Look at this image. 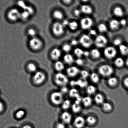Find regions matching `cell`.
Wrapping results in <instances>:
<instances>
[{
    "label": "cell",
    "instance_id": "cell-1",
    "mask_svg": "<svg viewBox=\"0 0 128 128\" xmlns=\"http://www.w3.org/2000/svg\"><path fill=\"white\" fill-rule=\"evenodd\" d=\"M114 72L113 66L109 64H101L97 68V72L101 77L106 79L113 76Z\"/></svg>",
    "mask_w": 128,
    "mask_h": 128
},
{
    "label": "cell",
    "instance_id": "cell-2",
    "mask_svg": "<svg viewBox=\"0 0 128 128\" xmlns=\"http://www.w3.org/2000/svg\"><path fill=\"white\" fill-rule=\"evenodd\" d=\"M78 40L79 44L86 49L91 48L94 45V40L88 34H84L81 35Z\"/></svg>",
    "mask_w": 128,
    "mask_h": 128
},
{
    "label": "cell",
    "instance_id": "cell-3",
    "mask_svg": "<svg viewBox=\"0 0 128 128\" xmlns=\"http://www.w3.org/2000/svg\"><path fill=\"white\" fill-rule=\"evenodd\" d=\"M103 54L105 58L111 60L117 57L118 51L116 47L113 45L107 46L103 49Z\"/></svg>",
    "mask_w": 128,
    "mask_h": 128
},
{
    "label": "cell",
    "instance_id": "cell-4",
    "mask_svg": "<svg viewBox=\"0 0 128 128\" xmlns=\"http://www.w3.org/2000/svg\"><path fill=\"white\" fill-rule=\"evenodd\" d=\"M108 40L103 34H98L94 40V44L98 48H104L108 46Z\"/></svg>",
    "mask_w": 128,
    "mask_h": 128
},
{
    "label": "cell",
    "instance_id": "cell-5",
    "mask_svg": "<svg viewBox=\"0 0 128 128\" xmlns=\"http://www.w3.org/2000/svg\"><path fill=\"white\" fill-rule=\"evenodd\" d=\"M79 24L80 27L82 30H89L93 26L94 21L91 17L86 16L80 19Z\"/></svg>",
    "mask_w": 128,
    "mask_h": 128
},
{
    "label": "cell",
    "instance_id": "cell-6",
    "mask_svg": "<svg viewBox=\"0 0 128 128\" xmlns=\"http://www.w3.org/2000/svg\"><path fill=\"white\" fill-rule=\"evenodd\" d=\"M54 80L56 84L61 87L66 86L69 82L67 76L61 72H59L55 75Z\"/></svg>",
    "mask_w": 128,
    "mask_h": 128
},
{
    "label": "cell",
    "instance_id": "cell-7",
    "mask_svg": "<svg viewBox=\"0 0 128 128\" xmlns=\"http://www.w3.org/2000/svg\"><path fill=\"white\" fill-rule=\"evenodd\" d=\"M65 28L61 22H55L52 26L53 33L57 37H61L65 33Z\"/></svg>",
    "mask_w": 128,
    "mask_h": 128
},
{
    "label": "cell",
    "instance_id": "cell-8",
    "mask_svg": "<svg viewBox=\"0 0 128 128\" xmlns=\"http://www.w3.org/2000/svg\"><path fill=\"white\" fill-rule=\"evenodd\" d=\"M29 45L31 49L34 51H38L42 47V41L40 38L36 37L31 38L29 42Z\"/></svg>",
    "mask_w": 128,
    "mask_h": 128
},
{
    "label": "cell",
    "instance_id": "cell-9",
    "mask_svg": "<svg viewBox=\"0 0 128 128\" xmlns=\"http://www.w3.org/2000/svg\"><path fill=\"white\" fill-rule=\"evenodd\" d=\"M50 98L52 103L56 105L61 104L64 100L63 94L60 92L52 93Z\"/></svg>",
    "mask_w": 128,
    "mask_h": 128
},
{
    "label": "cell",
    "instance_id": "cell-10",
    "mask_svg": "<svg viewBox=\"0 0 128 128\" xmlns=\"http://www.w3.org/2000/svg\"><path fill=\"white\" fill-rule=\"evenodd\" d=\"M73 125L75 128H84L86 126L85 118L81 115H77L73 119Z\"/></svg>",
    "mask_w": 128,
    "mask_h": 128
},
{
    "label": "cell",
    "instance_id": "cell-11",
    "mask_svg": "<svg viewBox=\"0 0 128 128\" xmlns=\"http://www.w3.org/2000/svg\"><path fill=\"white\" fill-rule=\"evenodd\" d=\"M21 12L16 8L11 9L8 12L7 17L10 21L15 22L20 18Z\"/></svg>",
    "mask_w": 128,
    "mask_h": 128
},
{
    "label": "cell",
    "instance_id": "cell-12",
    "mask_svg": "<svg viewBox=\"0 0 128 128\" xmlns=\"http://www.w3.org/2000/svg\"><path fill=\"white\" fill-rule=\"evenodd\" d=\"M85 118L86 125L89 127H93L96 126L98 123V118L94 114H90Z\"/></svg>",
    "mask_w": 128,
    "mask_h": 128
},
{
    "label": "cell",
    "instance_id": "cell-13",
    "mask_svg": "<svg viewBox=\"0 0 128 128\" xmlns=\"http://www.w3.org/2000/svg\"><path fill=\"white\" fill-rule=\"evenodd\" d=\"M81 70L77 66H69L66 70L67 76L71 78H74L77 77L80 73Z\"/></svg>",
    "mask_w": 128,
    "mask_h": 128
},
{
    "label": "cell",
    "instance_id": "cell-14",
    "mask_svg": "<svg viewBox=\"0 0 128 128\" xmlns=\"http://www.w3.org/2000/svg\"><path fill=\"white\" fill-rule=\"evenodd\" d=\"M94 104L96 106H101L106 101L104 94L102 92H97L93 96Z\"/></svg>",
    "mask_w": 128,
    "mask_h": 128
},
{
    "label": "cell",
    "instance_id": "cell-15",
    "mask_svg": "<svg viewBox=\"0 0 128 128\" xmlns=\"http://www.w3.org/2000/svg\"><path fill=\"white\" fill-rule=\"evenodd\" d=\"M119 84V81L118 78L113 75L106 79V85L110 88H116L118 86Z\"/></svg>",
    "mask_w": 128,
    "mask_h": 128
},
{
    "label": "cell",
    "instance_id": "cell-16",
    "mask_svg": "<svg viewBox=\"0 0 128 128\" xmlns=\"http://www.w3.org/2000/svg\"><path fill=\"white\" fill-rule=\"evenodd\" d=\"M81 102L83 107L87 109L92 107L94 104L93 98L87 95L82 97Z\"/></svg>",
    "mask_w": 128,
    "mask_h": 128
},
{
    "label": "cell",
    "instance_id": "cell-17",
    "mask_svg": "<svg viewBox=\"0 0 128 128\" xmlns=\"http://www.w3.org/2000/svg\"><path fill=\"white\" fill-rule=\"evenodd\" d=\"M81 100H76L72 103L71 109L72 112L75 114H78L82 111L83 107L81 102Z\"/></svg>",
    "mask_w": 128,
    "mask_h": 128
},
{
    "label": "cell",
    "instance_id": "cell-18",
    "mask_svg": "<svg viewBox=\"0 0 128 128\" xmlns=\"http://www.w3.org/2000/svg\"><path fill=\"white\" fill-rule=\"evenodd\" d=\"M46 75L44 73L40 71L36 72L34 75L33 80L36 84H42L46 80Z\"/></svg>",
    "mask_w": 128,
    "mask_h": 128
},
{
    "label": "cell",
    "instance_id": "cell-19",
    "mask_svg": "<svg viewBox=\"0 0 128 128\" xmlns=\"http://www.w3.org/2000/svg\"><path fill=\"white\" fill-rule=\"evenodd\" d=\"M108 26L109 29L113 32L118 30L121 27L119 21L116 18H112L109 21Z\"/></svg>",
    "mask_w": 128,
    "mask_h": 128
},
{
    "label": "cell",
    "instance_id": "cell-20",
    "mask_svg": "<svg viewBox=\"0 0 128 128\" xmlns=\"http://www.w3.org/2000/svg\"><path fill=\"white\" fill-rule=\"evenodd\" d=\"M100 107L101 111L106 114L111 113L113 111L114 109L113 105L112 103L110 102L106 101Z\"/></svg>",
    "mask_w": 128,
    "mask_h": 128
},
{
    "label": "cell",
    "instance_id": "cell-21",
    "mask_svg": "<svg viewBox=\"0 0 128 128\" xmlns=\"http://www.w3.org/2000/svg\"><path fill=\"white\" fill-rule=\"evenodd\" d=\"M112 13L117 18H123L124 15V11L122 8L119 5L114 6L112 10Z\"/></svg>",
    "mask_w": 128,
    "mask_h": 128
},
{
    "label": "cell",
    "instance_id": "cell-22",
    "mask_svg": "<svg viewBox=\"0 0 128 128\" xmlns=\"http://www.w3.org/2000/svg\"><path fill=\"white\" fill-rule=\"evenodd\" d=\"M82 14L88 16L93 13L94 10L93 8L88 4H83L80 8Z\"/></svg>",
    "mask_w": 128,
    "mask_h": 128
},
{
    "label": "cell",
    "instance_id": "cell-23",
    "mask_svg": "<svg viewBox=\"0 0 128 128\" xmlns=\"http://www.w3.org/2000/svg\"><path fill=\"white\" fill-rule=\"evenodd\" d=\"M61 118L62 122L65 124H70L72 122L73 116L71 113L65 111L61 114Z\"/></svg>",
    "mask_w": 128,
    "mask_h": 128
},
{
    "label": "cell",
    "instance_id": "cell-24",
    "mask_svg": "<svg viewBox=\"0 0 128 128\" xmlns=\"http://www.w3.org/2000/svg\"><path fill=\"white\" fill-rule=\"evenodd\" d=\"M101 77L97 72H93L90 73L89 78L93 84L95 85L99 83Z\"/></svg>",
    "mask_w": 128,
    "mask_h": 128
},
{
    "label": "cell",
    "instance_id": "cell-25",
    "mask_svg": "<svg viewBox=\"0 0 128 128\" xmlns=\"http://www.w3.org/2000/svg\"><path fill=\"white\" fill-rule=\"evenodd\" d=\"M68 94L70 97L76 100H81L82 97L79 91L76 88H72L69 91Z\"/></svg>",
    "mask_w": 128,
    "mask_h": 128
},
{
    "label": "cell",
    "instance_id": "cell-26",
    "mask_svg": "<svg viewBox=\"0 0 128 128\" xmlns=\"http://www.w3.org/2000/svg\"><path fill=\"white\" fill-rule=\"evenodd\" d=\"M90 51V57L94 60H97L101 58V54L98 48H95L91 49Z\"/></svg>",
    "mask_w": 128,
    "mask_h": 128
},
{
    "label": "cell",
    "instance_id": "cell-27",
    "mask_svg": "<svg viewBox=\"0 0 128 128\" xmlns=\"http://www.w3.org/2000/svg\"><path fill=\"white\" fill-rule=\"evenodd\" d=\"M96 30L98 32H99L101 34H103L107 32L108 30V26L104 22H101L97 25Z\"/></svg>",
    "mask_w": 128,
    "mask_h": 128
},
{
    "label": "cell",
    "instance_id": "cell-28",
    "mask_svg": "<svg viewBox=\"0 0 128 128\" xmlns=\"http://www.w3.org/2000/svg\"><path fill=\"white\" fill-rule=\"evenodd\" d=\"M85 91L87 95L91 96L97 92V88L95 85L92 84L88 85L85 88Z\"/></svg>",
    "mask_w": 128,
    "mask_h": 128
},
{
    "label": "cell",
    "instance_id": "cell-29",
    "mask_svg": "<svg viewBox=\"0 0 128 128\" xmlns=\"http://www.w3.org/2000/svg\"><path fill=\"white\" fill-rule=\"evenodd\" d=\"M113 64L115 67L121 69L125 66V60L122 57H116L114 60Z\"/></svg>",
    "mask_w": 128,
    "mask_h": 128
},
{
    "label": "cell",
    "instance_id": "cell-30",
    "mask_svg": "<svg viewBox=\"0 0 128 128\" xmlns=\"http://www.w3.org/2000/svg\"><path fill=\"white\" fill-rule=\"evenodd\" d=\"M61 50L58 48H55L51 51L50 56L52 60H57L61 57Z\"/></svg>",
    "mask_w": 128,
    "mask_h": 128
},
{
    "label": "cell",
    "instance_id": "cell-31",
    "mask_svg": "<svg viewBox=\"0 0 128 128\" xmlns=\"http://www.w3.org/2000/svg\"><path fill=\"white\" fill-rule=\"evenodd\" d=\"M64 62L68 65H71L75 62L73 56L70 53L66 54L63 56Z\"/></svg>",
    "mask_w": 128,
    "mask_h": 128
},
{
    "label": "cell",
    "instance_id": "cell-32",
    "mask_svg": "<svg viewBox=\"0 0 128 128\" xmlns=\"http://www.w3.org/2000/svg\"><path fill=\"white\" fill-rule=\"evenodd\" d=\"M118 47V51L120 54L123 56H126L128 55V46L127 45L123 44Z\"/></svg>",
    "mask_w": 128,
    "mask_h": 128
},
{
    "label": "cell",
    "instance_id": "cell-33",
    "mask_svg": "<svg viewBox=\"0 0 128 128\" xmlns=\"http://www.w3.org/2000/svg\"><path fill=\"white\" fill-rule=\"evenodd\" d=\"M80 27L79 22L76 20H72L70 21L68 27L71 31H75L78 29Z\"/></svg>",
    "mask_w": 128,
    "mask_h": 128
},
{
    "label": "cell",
    "instance_id": "cell-34",
    "mask_svg": "<svg viewBox=\"0 0 128 128\" xmlns=\"http://www.w3.org/2000/svg\"><path fill=\"white\" fill-rule=\"evenodd\" d=\"M113 46L115 47H119L123 44V40L121 36H117L114 38L112 40Z\"/></svg>",
    "mask_w": 128,
    "mask_h": 128
},
{
    "label": "cell",
    "instance_id": "cell-35",
    "mask_svg": "<svg viewBox=\"0 0 128 128\" xmlns=\"http://www.w3.org/2000/svg\"><path fill=\"white\" fill-rule=\"evenodd\" d=\"M76 86H77L81 88H86L88 85L86 80L80 78L76 81Z\"/></svg>",
    "mask_w": 128,
    "mask_h": 128
},
{
    "label": "cell",
    "instance_id": "cell-36",
    "mask_svg": "<svg viewBox=\"0 0 128 128\" xmlns=\"http://www.w3.org/2000/svg\"><path fill=\"white\" fill-rule=\"evenodd\" d=\"M53 16L54 18L57 20H63L64 18L63 12L59 10H56L54 11L53 13Z\"/></svg>",
    "mask_w": 128,
    "mask_h": 128
},
{
    "label": "cell",
    "instance_id": "cell-37",
    "mask_svg": "<svg viewBox=\"0 0 128 128\" xmlns=\"http://www.w3.org/2000/svg\"><path fill=\"white\" fill-rule=\"evenodd\" d=\"M55 70L59 72H61L65 68L64 64L61 61H57L55 64Z\"/></svg>",
    "mask_w": 128,
    "mask_h": 128
},
{
    "label": "cell",
    "instance_id": "cell-38",
    "mask_svg": "<svg viewBox=\"0 0 128 128\" xmlns=\"http://www.w3.org/2000/svg\"><path fill=\"white\" fill-rule=\"evenodd\" d=\"M84 52L83 50L79 47H76L73 50L74 54L77 58H82L83 56Z\"/></svg>",
    "mask_w": 128,
    "mask_h": 128
},
{
    "label": "cell",
    "instance_id": "cell-39",
    "mask_svg": "<svg viewBox=\"0 0 128 128\" xmlns=\"http://www.w3.org/2000/svg\"><path fill=\"white\" fill-rule=\"evenodd\" d=\"M72 104V103H71V100L67 99V100H64L63 102L61 104V107L64 110H67L71 108Z\"/></svg>",
    "mask_w": 128,
    "mask_h": 128
},
{
    "label": "cell",
    "instance_id": "cell-40",
    "mask_svg": "<svg viewBox=\"0 0 128 128\" xmlns=\"http://www.w3.org/2000/svg\"><path fill=\"white\" fill-rule=\"evenodd\" d=\"M72 46L70 43L66 42L62 45V50L66 54L69 53L72 49Z\"/></svg>",
    "mask_w": 128,
    "mask_h": 128
},
{
    "label": "cell",
    "instance_id": "cell-41",
    "mask_svg": "<svg viewBox=\"0 0 128 128\" xmlns=\"http://www.w3.org/2000/svg\"><path fill=\"white\" fill-rule=\"evenodd\" d=\"M90 72L87 70L84 69L81 70L80 75L81 78L86 80L89 76Z\"/></svg>",
    "mask_w": 128,
    "mask_h": 128
},
{
    "label": "cell",
    "instance_id": "cell-42",
    "mask_svg": "<svg viewBox=\"0 0 128 128\" xmlns=\"http://www.w3.org/2000/svg\"><path fill=\"white\" fill-rule=\"evenodd\" d=\"M27 69L30 72H36L37 70V67L36 65L34 64L31 62L28 64Z\"/></svg>",
    "mask_w": 128,
    "mask_h": 128
},
{
    "label": "cell",
    "instance_id": "cell-43",
    "mask_svg": "<svg viewBox=\"0 0 128 128\" xmlns=\"http://www.w3.org/2000/svg\"><path fill=\"white\" fill-rule=\"evenodd\" d=\"M30 16L31 15L27 11L24 10L22 12H21L20 18L23 20H26L28 19Z\"/></svg>",
    "mask_w": 128,
    "mask_h": 128
},
{
    "label": "cell",
    "instance_id": "cell-44",
    "mask_svg": "<svg viewBox=\"0 0 128 128\" xmlns=\"http://www.w3.org/2000/svg\"><path fill=\"white\" fill-rule=\"evenodd\" d=\"M88 34L91 37H95L98 35V31L96 30L91 28L88 30Z\"/></svg>",
    "mask_w": 128,
    "mask_h": 128
},
{
    "label": "cell",
    "instance_id": "cell-45",
    "mask_svg": "<svg viewBox=\"0 0 128 128\" xmlns=\"http://www.w3.org/2000/svg\"><path fill=\"white\" fill-rule=\"evenodd\" d=\"M25 111L23 110H20L16 112V116L17 118L21 119L25 116Z\"/></svg>",
    "mask_w": 128,
    "mask_h": 128
},
{
    "label": "cell",
    "instance_id": "cell-46",
    "mask_svg": "<svg viewBox=\"0 0 128 128\" xmlns=\"http://www.w3.org/2000/svg\"><path fill=\"white\" fill-rule=\"evenodd\" d=\"M74 16L76 18H79L81 16L82 13L80 8H75L73 11Z\"/></svg>",
    "mask_w": 128,
    "mask_h": 128
},
{
    "label": "cell",
    "instance_id": "cell-47",
    "mask_svg": "<svg viewBox=\"0 0 128 128\" xmlns=\"http://www.w3.org/2000/svg\"><path fill=\"white\" fill-rule=\"evenodd\" d=\"M36 31L34 29L30 28L28 31V34L31 38L36 37Z\"/></svg>",
    "mask_w": 128,
    "mask_h": 128
},
{
    "label": "cell",
    "instance_id": "cell-48",
    "mask_svg": "<svg viewBox=\"0 0 128 128\" xmlns=\"http://www.w3.org/2000/svg\"><path fill=\"white\" fill-rule=\"evenodd\" d=\"M122 84L128 93V76H125L123 78L122 80Z\"/></svg>",
    "mask_w": 128,
    "mask_h": 128
},
{
    "label": "cell",
    "instance_id": "cell-49",
    "mask_svg": "<svg viewBox=\"0 0 128 128\" xmlns=\"http://www.w3.org/2000/svg\"><path fill=\"white\" fill-rule=\"evenodd\" d=\"M75 62L77 66H83L85 64V61L82 58H77Z\"/></svg>",
    "mask_w": 128,
    "mask_h": 128
},
{
    "label": "cell",
    "instance_id": "cell-50",
    "mask_svg": "<svg viewBox=\"0 0 128 128\" xmlns=\"http://www.w3.org/2000/svg\"><path fill=\"white\" fill-rule=\"evenodd\" d=\"M119 21L120 26L121 27H126L128 23L127 20L123 18H121Z\"/></svg>",
    "mask_w": 128,
    "mask_h": 128
},
{
    "label": "cell",
    "instance_id": "cell-51",
    "mask_svg": "<svg viewBox=\"0 0 128 128\" xmlns=\"http://www.w3.org/2000/svg\"><path fill=\"white\" fill-rule=\"evenodd\" d=\"M70 43L72 47H76L79 44L78 40L75 38H73L70 41Z\"/></svg>",
    "mask_w": 128,
    "mask_h": 128
},
{
    "label": "cell",
    "instance_id": "cell-52",
    "mask_svg": "<svg viewBox=\"0 0 128 128\" xmlns=\"http://www.w3.org/2000/svg\"><path fill=\"white\" fill-rule=\"evenodd\" d=\"M18 6H19L21 8L23 9L24 10H26L28 6H26L25 2L22 1H19L18 2Z\"/></svg>",
    "mask_w": 128,
    "mask_h": 128
},
{
    "label": "cell",
    "instance_id": "cell-53",
    "mask_svg": "<svg viewBox=\"0 0 128 128\" xmlns=\"http://www.w3.org/2000/svg\"><path fill=\"white\" fill-rule=\"evenodd\" d=\"M69 91V90L67 86H64L61 87V91L60 92L64 94H67V93H68Z\"/></svg>",
    "mask_w": 128,
    "mask_h": 128
},
{
    "label": "cell",
    "instance_id": "cell-54",
    "mask_svg": "<svg viewBox=\"0 0 128 128\" xmlns=\"http://www.w3.org/2000/svg\"><path fill=\"white\" fill-rule=\"evenodd\" d=\"M26 10L30 14V15L33 14L34 12L33 8L31 6H28Z\"/></svg>",
    "mask_w": 128,
    "mask_h": 128
},
{
    "label": "cell",
    "instance_id": "cell-55",
    "mask_svg": "<svg viewBox=\"0 0 128 128\" xmlns=\"http://www.w3.org/2000/svg\"><path fill=\"white\" fill-rule=\"evenodd\" d=\"M70 21L67 20L65 19L63 20L62 22H61L63 26L64 27H68L69 23Z\"/></svg>",
    "mask_w": 128,
    "mask_h": 128
},
{
    "label": "cell",
    "instance_id": "cell-56",
    "mask_svg": "<svg viewBox=\"0 0 128 128\" xmlns=\"http://www.w3.org/2000/svg\"><path fill=\"white\" fill-rule=\"evenodd\" d=\"M90 51H89L88 50L84 51L83 56L84 57L87 58L90 57Z\"/></svg>",
    "mask_w": 128,
    "mask_h": 128
},
{
    "label": "cell",
    "instance_id": "cell-57",
    "mask_svg": "<svg viewBox=\"0 0 128 128\" xmlns=\"http://www.w3.org/2000/svg\"><path fill=\"white\" fill-rule=\"evenodd\" d=\"M56 128H66V126L63 122L59 123L56 126Z\"/></svg>",
    "mask_w": 128,
    "mask_h": 128
},
{
    "label": "cell",
    "instance_id": "cell-58",
    "mask_svg": "<svg viewBox=\"0 0 128 128\" xmlns=\"http://www.w3.org/2000/svg\"><path fill=\"white\" fill-rule=\"evenodd\" d=\"M73 1L71 0H66L63 1V2L66 5H69L73 3Z\"/></svg>",
    "mask_w": 128,
    "mask_h": 128
},
{
    "label": "cell",
    "instance_id": "cell-59",
    "mask_svg": "<svg viewBox=\"0 0 128 128\" xmlns=\"http://www.w3.org/2000/svg\"><path fill=\"white\" fill-rule=\"evenodd\" d=\"M4 105L3 103L0 101V113L2 112L4 110Z\"/></svg>",
    "mask_w": 128,
    "mask_h": 128
},
{
    "label": "cell",
    "instance_id": "cell-60",
    "mask_svg": "<svg viewBox=\"0 0 128 128\" xmlns=\"http://www.w3.org/2000/svg\"><path fill=\"white\" fill-rule=\"evenodd\" d=\"M81 2L83 4H87L89 2H90V1L88 0H81Z\"/></svg>",
    "mask_w": 128,
    "mask_h": 128
},
{
    "label": "cell",
    "instance_id": "cell-61",
    "mask_svg": "<svg viewBox=\"0 0 128 128\" xmlns=\"http://www.w3.org/2000/svg\"><path fill=\"white\" fill-rule=\"evenodd\" d=\"M125 66H126L128 68V57L125 60Z\"/></svg>",
    "mask_w": 128,
    "mask_h": 128
},
{
    "label": "cell",
    "instance_id": "cell-62",
    "mask_svg": "<svg viewBox=\"0 0 128 128\" xmlns=\"http://www.w3.org/2000/svg\"><path fill=\"white\" fill-rule=\"evenodd\" d=\"M22 128H32L31 126L29 125H26L24 126Z\"/></svg>",
    "mask_w": 128,
    "mask_h": 128
},
{
    "label": "cell",
    "instance_id": "cell-63",
    "mask_svg": "<svg viewBox=\"0 0 128 128\" xmlns=\"http://www.w3.org/2000/svg\"><path fill=\"white\" fill-rule=\"evenodd\" d=\"M126 20H127V22H128V17L127 18V19H126Z\"/></svg>",
    "mask_w": 128,
    "mask_h": 128
}]
</instances>
